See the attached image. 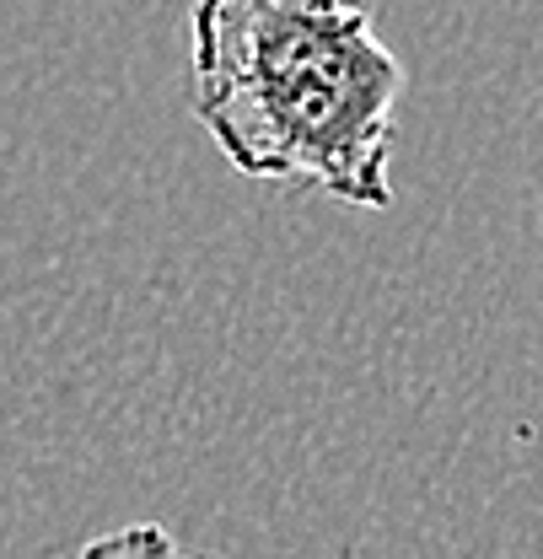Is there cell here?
<instances>
[{
    "label": "cell",
    "instance_id": "1",
    "mask_svg": "<svg viewBox=\"0 0 543 559\" xmlns=\"http://www.w3.org/2000/svg\"><path fill=\"white\" fill-rule=\"evenodd\" d=\"M404 86L366 0H194L189 108L243 178L388 210Z\"/></svg>",
    "mask_w": 543,
    "mask_h": 559
},
{
    "label": "cell",
    "instance_id": "2",
    "mask_svg": "<svg viewBox=\"0 0 543 559\" xmlns=\"http://www.w3.org/2000/svg\"><path fill=\"white\" fill-rule=\"evenodd\" d=\"M75 559H200V555H184L162 522H130V527H119V533L92 538Z\"/></svg>",
    "mask_w": 543,
    "mask_h": 559
}]
</instances>
